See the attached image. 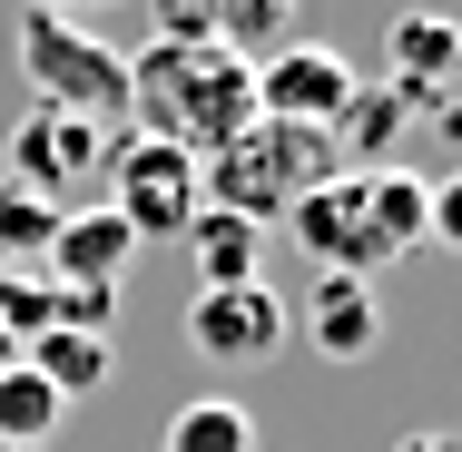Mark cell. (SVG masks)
I'll list each match as a JSON object with an SVG mask.
<instances>
[{
  "label": "cell",
  "instance_id": "6da1fadb",
  "mask_svg": "<svg viewBox=\"0 0 462 452\" xmlns=\"http://www.w3.org/2000/svg\"><path fill=\"white\" fill-rule=\"evenodd\" d=\"M256 118V69L236 60V50H168V40H148L138 60H128V128L138 138H168L187 158H217L236 128Z\"/></svg>",
  "mask_w": 462,
  "mask_h": 452
},
{
  "label": "cell",
  "instance_id": "7a4b0ae2",
  "mask_svg": "<svg viewBox=\"0 0 462 452\" xmlns=\"http://www.w3.org/2000/svg\"><path fill=\"white\" fill-rule=\"evenodd\" d=\"M285 226L325 275H383L393 256L423 246V178H403V168H355L345 178L335 168L325 187H305L285 207Z\"/></svg>",
  "mask_w": 462,
  "mask_h": 452
},
{
  "label": "cell",
  "instance_id": "3957f363",
  "mask_svg": "<svg viewBox=\"0 0 462 452\" xmlns=\"http://www.w3.org/2000/svg\"><path fill=\"white\" fill-rule=\"evenodd\" d=\"M197 178H207V207H226L246 226H276L305 187L335 178V138L325 128H285V118H246L217 158H197Z\"/></svg>",
  "mask_w": 462,
  "mask_h": 452
},
{
  "label": "cell",
  "instance_id": "277c9868",
  "mask_svg": "<svg viewBox=\"0 0 462 452\" xmlns=\"http://www.w3.org/2000/svg\"><path fill=\"white\" fill-rule=\"evenodd\" d=\"M10 50H20V79L40 108H69L98 128H128V50H108L89 20H60V10H20L10 20Z\"/></svg>",
  "mask_w": 462,
  "mask_h": 452
},
{
  "label": "cell",
  "instance_id": "5b68a950",
  "mask_svg": "<svg viewBox=\"0 0 462 452\" xmlns=\"http://www.w3.org/2000/svg\"><path fill=\"white\" fill-rule=\"evenodd\" d=\"M98 207H108L138 246H158V236H187V217L207 207V178H197L187 148L118 128V138H108V168H98Z\"/></svg>",
  "mask_w": 462,
  "mask_h": 452
},
{
  "label": "cell",
  "instance_id": "8992f818",
  "mask_svg": "<svg viewBox=\"0 0 462 452\" xmlns=\"http://www.w3.org/2000/svg\"><path fill=\"white\" fill-rule=\"evenodd\" d=\"M108 138H118V128H98V118H69V108H40V98H30V118H20L10 148H0V178L30 187V197H50V207L69 217V207H89V197H98Z\"/></svg>",
  "mask_w": 462,
  "mask_h": 452
},
{
  "label": "cell",
  "instance_id": "52a82bcc",
  "mask_svg": "<svg viewBox=\"0 0 462 452\" xmlns=\"http://www.w3.org/2000/svg\"><path fill=\"white\" fill-rule=\"evenodd\" d=\"M355 89H365L355 60L325 50V40H285L276 60H256V118H285V128H325L335 138V118H345Z\"/></svg>",
  "mask_w": 462,
  "mask_h": 452
},
{
  "label": "cell",
  "instance_id": "ba28073f",
  "mask_svg": "<svg viewBox=\"0 0 462 452\" xmlns=\"http://www.w3.org/2000/svg\"><path fill=\"white\" fill-rule=\"evenodd\" d=\"M187 345L207 364H266L285 345V295L256 275V285H197L187 295Z\"/></svg>",
  "mask_w": 462,
  "mask_h": 452
},
{
  "label": "cell",
  "instance_id": "9c48e42d",
  "mask_svg": "<svg viewBox=\"0 0 462 452\" xmlns=\"http://www.w3.org/2000/svg\"><path fill=\"white\" fill-rule=\"evenodd\" d=\"M295 325H305V345L325 364H365L383 345V295H374V275H315Z\"/></svg>",
  "mask_w": 462,
  "mask_h": 452
},
{
  "label": "cell",
  "instance_id": "30bf717a",
  "mask_svg": "<svg viewBox=\"0 0 462 452\" xmlns=\"http://www.w3.org/2000/svg\"><path fill=\"white\" fill-rule=\"evenodd\" d=\"M40 266H50V285H98V295H118V275L138 266V236L89 197V207H69V217L50 226V256H40Z\"/></svg>",
  "mask_w": 462,
  "mask_h": 452
},
{
  "label": "cell",
  "instance_id": "8fae6325",
  "mask_svg": "<svg viewBox=\"0 0 462 452\" xmlns=\"http://www.w3.org/2000/svg\"><path fill=\"white\" fill-rule=\"evenodd\" d=\"M383 60H393V89H443L462 79V20L453 10H403L393 30H383Z\"/></svg>",
  "mask_w": 462,
  "mask_h": 452
},
{
  "label": "cell",
  "instance_id": "7c38bea8",
  "mask_svg": "<svg viewBox=\"0 0 462 452\" xmlns=\"http://www.w3.org/2000/svg\"><path fill=\"white\" fill-rule=\"evenodd\" d=\"M178 246H187V266H197V285H256L266 275V226L226 217V207H197Z\"/></svg>",
  "mask_w": 462,
  "mask_h": 452
},
{
  "label": "cell",
  "instance_id": "4fadbf2b",
  "mask_svg": "<svg viewBox=\"0 0 462 452\" xmlns=\"http://www.w3.org/2000/svg\"><path fill=\"white\" fill-rule=\"evenodd\" d=\"M20 364H30L60 403H79V393H98V383H108V364H118V355H108V335H69V325H50Z\"/></svg>",
  "mask_w": 462,
  "mask_h": 452
},
{
  "label": "cell",
  "instance_id": "5bb4252c",
  "mask_svg": "<svg viewBox=\"0 0 462 452\" xmlns=\"http://www.w3.org/2000/svg\"><path fill=\"white\" fill-rule=\"evenodd\" d=\"M60 423H69V403L30 374V364H10L0 374V443H20V452H50L60 443Z\"/></svg>",
  "mask_w": 462,
  "mask_h": 452
},
{
  "label": "cell",
  "instance_id": "9a60e30c",
  "mask_svg": "<svg viewBox=\"0 0 462 452\" xmlns=\"http://www.w3.org/2000/svg\"><path fill=\"white\" fill-rule=\"evenodd\" d=\"M158 452H256V423H246V403H226V393H197L168 413V443Z\"/></svg>",
  "mask_w": 462,
  "mask_h": 452
},
{
  "label": "cell",
  "instance_id": "2e32d148",
  "mask_svg": "<svg viewBox=\"0 0 462 452\" xmlns=\"http://www.w3.org/2000/svg\"><path fill=\"white\" fill-rule=\"evenodd\" d=\"M295 10H305V0H226V10H217V50H236L246 69L276 60L285 40H295Z\"/></svg>",
  "mask_w": 462,
  "mask_h": 452
},
{
  "label": "cell",
  "instance_id": "e0dca14e",
  "mask_svg": "<svg viewBox=\"0 0 462 452\" xmlns=\"http://www.w3.org/2000/svg\"><path fill=\"white\" fill-rule=\"evenodd\" d=\"M50 226H60L50 197H30V187L0 178V266H40V256H50Z\"/></svg>",
  "mask_w": 462,
  "mask_h": 452
},
{
  "label": "cell",
  "instance_id": "ac0fdd59",
  "mask_svg": "<svg viewBox=\"0 0 462 452\" xmlns=\"http://www.w3.org/2000/svg\"><path fill=\"white\" fill-rule=\"evenodd\" d=\"M393 128H403V89H355L345 98V118H335V148H355V158H383L393 148Z\"/></svg>",
  "mask_w": 462,
  "mask_h": 452
},
{
  "label": "cell",
  "instance_id": "d6986e66",
  "mask_svg": "<svg viewBox=\"0 0 462 452\" xmlns=\"http://www.w3.org/2000/svg\"><path fill=\"white\" fill-rule=\"evenodd\" d=\"M217 10H226V0H148V40L207 50V40H217Z\"/></svg>",
  "mask_w": 462,
  "mask_h": 452
},
{
  "label": "cell",
  "instance_id": "ffe728a7",
  "mask_svg": "<svg viewBox=\"0 0 462 452\" xmlns=\"http://www.w3.org/2000/svg\"><path fill=\"white\" fill-rule=\"evenodd\" d=\"M423 246H453L462 256V168L423 187Z\"/></svg>",
  "mask_w": 462,
  "mask_h": 452
},
{
  "label": "cell",
  "instance_id": "44dd1931",
  "mask_svg": "<svg viewBox=\"0 0 462 452\" xmlns=\"http://www.w3.org/2000/svg\"><path fill=\"white\" fill-rule=\"evenodd\" d=\"M20 10H60V20H89V10H118V0H20Z\"/></svg>",
  "mask_w": 462,
  "mask_h": 452
},
{
  "label": "cell",
  "instance_id": "7402d4cb",
  "mask_svg": "<svg viewBox=\"0 0 462 452\" xmlns=\"http://www.w3.org/2000/svg\"><path fill=\"white\" fill-rule=\"evenodd\" d=\"M393 452H462V433H403Z\"/></svg>",
  "mask_w": 462,
  "mask_h": 452
},
{
  "label": "cell",
  "instance_id": "603a6c76",
  "mask_svg": "<svg viewBox=\"0 0 462 452\" xmlns=\"http://www.w3.org/2000/svg\"><path fill=\"white\" fill-rule=\"evenodd\" d=\"M10 364H20V345H10V335H0V374H10Z\"/></svg>",
  "mask_w": 462,
  "mask_h": 452
},
{
  "label": "cell",
  "instance_id": "cb8c5ba5",
  "mask_svg": "<svg viewBox=\"0 0 462 452\" xmlns=\"http://www.w3.org/2000/svg\"><path fill=\"white\" fill-rule=\"evenodd\" d=\"M0 452H20V443H0Z\"/></svg>",
  "mask_w": 462,
  "mask_h": 452
}]
</instances>
